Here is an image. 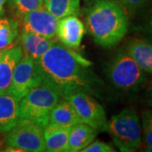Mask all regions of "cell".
Returning <instances> with one entry per match:
<instances>
[{
  "label": "cell",
  "mask_w": 152,
  "mask_h": 152,
  "mask_svg": "<svg viewBox=\"0 0 152 152\" xmlns=\"http://www.w3.org/2000/svg\"><path fill=\"white\" fill-rule=\"evenodd\" d=\"M62 98L54 86L43 81L20 100V118L32 120L45 127L52 110Z\"/></svg>",
  "instance_id": "4"
},
{
  "label": "cell",
  "mask_w": 152,
  "mask_h": 152,
  "mask_svg": "<svg viewBox=\"0 0 152 152\" xmlns=\"http://www.w3.org/2000/svg\"><path fill=\"white\" fill-rule=\"evenodd\" d=\"M86 1H88V0H86Z\"/></svg>",
  "instance_id": "29"
},
{
  "label": "cell",
  "mask_w": 152,
  "mask_h": 152,
  "mask_svg": "<svg viewBox=\"0 0 152 152\" xmlns=\"http://www.w3.org/2000/svg\"><path fill=\"white\" fill-rule=\"evenodd\" d=\"M5 143L13 151L42 152L45 151L44 126L27 118H20L6 133Z\"/></svg>",
  "instance_id": "6"
},
{
  "label": "cell",
  "mask_w": 152,
  "mask_h": 152,
  "mask_svg": "<svg viewBox=\"0 0 152 152\" xmlns=\"http://www.w3.org/2000/svg\"><path fill=\"white\" fill-rule=\"evenodd\" d=\"M106 130L121 151H134L141 145V124L134 109L124 108L113 116L107 123Z\"/></svg>",
  "instance_id": "5"
},
{
  "label": "cell",
  "mask_w": 152,
  "mask_h": 152,
  "mask_svg": "<svg viewBox=\"0 0 152 152\" xmlns=\"http://www.w3.org/2000/svg\"><path fill=\"white\" fill-rule=\"evenodd\" d=\"M141 130L145 147L152 146V109H147L142 113Z\"/></svg>",
  "instance_id": "21"
},
{
  "label": "cell",
  "mask_w": 152,
  "mask_h": 152,
  "mask_svg": "<svg viewBox=\"0 0 152 152\" xmlns=\"http://www.w3.org/2000/svg\"><path fill=\"white\" fill-rule=\"evenodd\" d=\"M69 127L48 123L44 127L45 151L49 152H69Z\"/></svg>",
  "instance_id": "13"
},
{
  "label": "cell",
  "mask_w": 152,
  "mask_h": 152,
  "mask_svg": "<svg viewBox=\"0 0 152 152\" xmlns=\"http://www.w3.org/2000/svg\"><path fill=\"white\" fill-rule=\"evenodd\" d=\"M6 1L7 0H0V17L4 16V6L6 4Z\"/></svg>",
  "instance_id": "26"
},
{
  "label": "cell",
  "mask_w": 152,
  "mask_h": 152,
  "mask_svg": "<svg viewBox=\"0 0 152 152\" xmlns=\"http://www.w3.org/2000/svg\"><path fill=\"white\" fill-rule=\"evenodd\" d=\"M20 101L9 93L0 94V134L13 129L20 119Z\"/></svg>",
  "instance_id": "15"
},
{
  "label": "cell",
  "mask_w": 152,
  "mask_h": 152,
  "mask_svg": "<svg viewBox=\"0 0 152 152\" xmlns=\"http://www.w3.org/2000/svg\"><path fill=\"white\" fill-rule=\"evenodd\" d=\"M2 52H3V50H0V55H1V53H2Z\"/></svg>",
  "instance_id": "28"
},
{
  "label": "cell",
  "mask_w": 152,
  "mask_h": 152,
  "mask_svg": "<svg viewBox=\"0 0 152 152\" xmlns=\"http://www.w3.org/2000/svg\"><path fill=\"white\" fill-rule=\"evenodd\" d=\"M86 22L95 42L104 48L119 43L129 26L126 11L114 0H96L87 9Z\"/></svg>",
  "instance_id": "2"
},
{
  "label": "cell",
  "mask_w": 152,
  "mask_h": 152,
  "mask_svg": "<svg viewBox=\"0 0 152 152\" xmlns=\"http://www.w3.org/2000/svg\"><path fill=\"white\" fill-rule=\"evenodd\" d=\"M85 33V25L77 15H69L58 20L56 36L67 48H80Z\"/></svg>",
  "instance_id": "10"
},
{
  "label": "cell",
  "mask_w": 152,
  "mask_h": 152,
  "mask_svg": "<svg viewBox=\"0 0 152 152\" xmlns=\"http://www.w3.org/2000/svg\"><path fill=\"white\" fill-rule=\"evenodd\" d=\"M124 49L143 70L152 75V42L144 38H132Z\"/></svg>",
  "instance_id": "12"
},
{
  "label": "cell",
  "mask_w": 152,
  "mask_h": 152,
  "mask_svg": "<svg viewBox=\"0 0 152 152\" xmlns=\"http://www.w3.org/2000/svg\"><path fill=\"white\" fill-rule=\"evenodd\" d=\"M20 35V21L11 17H0V50L15 46Z\"/></svg>",
  "instance_id": "18"
},
{
  "label": "cell",
  "mask_w": 152,
  "mask_h": 152,
  "mask_svg": "<svg viewBox=\"0 0 152 152\" xmlns=\"http://www.w3.org/2000/svg\"><path fill=\"white\" fill-rule=\"evenodd\" d=\"M106 74L110 84L124 92H135L146 83V73L124 48L119 49L109 61Z\"/></svg>",
  "instance_id": "3"
},
{
  "label": "cell",
  "mask_w": 152,
  "mask_h": 152,
  "mask_svg": "<svg viewBox=\"0 0 152 152\" xmlns=\"http://www.w3.org/2000/svg\"><path fill=\"white\" fill-rule=\"evenodd\" d=\"M18 42L23 50V53L31 57L35 60L39 59L56 43L54 39H48L23 30L19 35Z\"/></svg>",
  "instance_id": "14"
},
{
  "label": "cell",
  "mask_w": 152,
  "mask_h": 152,
  "mask_svg": "<svg viewBox=\"0 0 152 152\" xmlns=\"http://www.w3.org/2000/svg\"><path fill=\"white\" fill-rule=\"evenodd\" d=\"M125 10L129 13H135L147 4L149 0H118Z\"/></svg>",
  "instance_id": "23"
},
{
  "label": "cell",
  "mask_w": 152,
  "mask_h": 152,
  "mask_svg": "<svg viewBox=\"0 0 152 152\" xmlns=\"http://www.w3.org/2000/svg\"><path fill=\"white\" fill-rule=\"evenodd\" d=\"M144 30L152 39V10L148 14L146 18L145 19L144 23Z\"/></svg>",
  "instance_id": "24"
},
{
  "label": "cell",
  "mask_w": 152,
  "mask_h": 152,
  "mask_svg": "<svg viewBox=\"0 0 152 152\" xmlns=\"http://www.w3.org/2000/svg\"><path fill=\"white\" fill-rule=\"evenodd\" d=\"M22 30L48 39H54L58 19L43 6L25 15L20 20Z\"/></svg>",
  "instance_id": "9"
},
{
  "label": "cell",
  "mask_w": 152,
  "mask_h": 152,
  "mask_svg": "<svg viewBox=\"0 0 152 152\" xmlns=\"http://www.w3.org/2000/svg\"><path fill=\"white\" fill-rule=\"evenodd\" d=\"M81 151L83 152H114L116 151L113 147L106 142L101 140H93L89 145H87Z\"/></svg>",
  "instance_id": "22"
},
{
  "label": "cell",
  "mask_w": 152,
  "mask_h": 152,
  "mask_svg": "<svg viewBox=\"0 0 152 152\" xmlns=\"http://www.w3.org/2000/svg\"><path fill=\"white\" fill-rule=\"evenodd\" d=\"M64 98L72 104L80 122L97 131L106 130L107 120L105 109L91 95L82 91H75Z\"/></svg>",
  "instance_id": "8"
},
{
  "label": "cell",
  "mask_w": 152,
  "mask_h": 152,
  "mask_svg": "<svg viewBox=\"0 0 152 152\" xmlns=\"http://www.w3.org/2000/svg\"><path fill=\"white\" fill-rule=\"evenodd\" d=\"M6 4L12 17L19 21L31 11L43 6V0H7Z\"/></svg>",
  "instance_id": "20"
},
{
  "label": "cell",
  "mask_w": 152,
  "mask_h": 152,
  "mask_svg": "<svg viewBox=\"0 0 152 152\" xmlns=\"http://www.w3.org/2000/svg\"><path fill=\"white\" fill-rule=\"evenodd\" d=\"M43 7L59 20L69 15H79L80 0H43Z\"/></svg>",
  "instance_id": "19"
},
{
  "label": "cell",
  "mask_w": 152,
  "mask_h": 152,
  "mask_svg": "<svg viewBox=\"0 0 152 152\" xmlns=\"http://www.w3.org/2000/svg\"><path fill=\"white\" fill-rule=\"evenodd\" d=\"M37 63L43 81L54 86L63 98L75 91L96 95L98 81L92 63L75 50L55 43Z\"/></svg>",
  "instance_id": "1"
},
{
  "label": "cell",
  "mask_w": 152,
  "mask_h": 152,
  "mask_svg": "<svg viewBox=\"0 0 152 152\" xmlns=\"http://www.w3.org/2000/svg\"><path fill=\"white\" fill-rule=\"evenodd\" d=\"M43 81L37 60L23 53L14 70L8 93L19 101Z\"/></svg>",
  "instance_id": "7"
},
{
  "label": "cell",
  "mask_w": 152,
  "mask_h": 152,
  "mask_svg": "<svg viewBox=\"0 0 152 152\" xmlns=\"http://www.w3.org/2000/svg\"><path fill=\"white\" fill-rule=\"evenodd\" d=\"M144 151L146 152H152V146L150 147H145V149L144 150Z\"/></svg>",
  "instance_id": "27"
},
{
  "label": "cell",
  "mask_w": 152,
  "mask_h": 152,
  "mask_svg": "<svg viewBox=\"0 0 152 152\" xmlns=\"http://www.w3.org/2000/svg\"><path fill=\"white\" fill-rule=\"evenodd\" d=\"M97 130L85 123L72 125L69 134V152L81 151L95 140Z\"/></svg>",
  "instance_id": "16"
},
{
  "label": "cell",
  "mask_w": 152,
  "mask_h": 152,
  "mask_svg": "<svg viewBox=\"0 0 152 152\" xmlns=\"http://www.w3.org/2000/svg\"><path fill=\"white\" fill-rule=\"evenodd\" d=\"M80 122L75 109L72 104L64 98H62L55 105L50 114L49 123L66 126L70 128L72 125Z\"/></svg>",
  "instance_id": "17"
},
{
  "label": "cell",
  "mask_w": 152,
  "mask_h": 152,
  "mask_svg": "<svg viewBox=\"0 0 152 152\" xmlns=\"http://www.w3.org/2000/svg\"><path fill=\"white\" fill-rule=\"evenodd\" d=\"M22 56L23 50L20 45L3 50L0 55V94L8 93L14 70Z\"/></svg>",
  "instance_id": "11"
},
{
  "label": "cell",
  "mask_w": 152,
  "mask_h": 152,
  "mask_svg": "<svg viewBox=\"0 0 152 152\" xmlns=\"http://www.w3.org/2000/svg\"><path fill=\"white\" fill-rule=\"evenodd\" d=\"M146 103L151 108H152V80L149 85L148 90H147Z\"/></svg>",
  "instance_id": "25"
}]
</instances>
